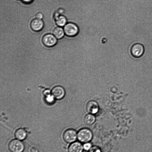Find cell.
<instances>
[{"label": "cell", "mask_w": 152, "mask_h": 152, "mask_svg": "<svg viewBox=\"0 0 152 152\" xmlns=\"http://www.w3.org/2000/svg\"><path fill=\"white\" fill-rule=\"evenodd\" d=\"M93 137L91 131L87 128H83L77 132V139L81 143H85L90 142Z\"/></svg>", "instance_id": "obj_1"}, {"label": "cell", "mask_w": 152, "mask_h": 152, "mask_svg": "<svg viewBox=\"0 0 152 152\" xmlns=\"http://www.w3.org/2000/svg\"><path fill=\"white\" fill-rule=\"evenodd\" d=\"M8 147L11 152H23L25 148L23 143L16 139L11 140L9 143Z\"/></svg>", "instance_id": "obj_2"}, {"label": "cell", "mask_w": 152, "mask_h": 152, "mask_svg": "<svg viewBox=\"0 0 152 152\" xmlns=\"http://www.w3.org/2000/svg\"><path fill=\"white\" fill-rule=\"evenodd\" d=\"M130 52L131 55L134 57L139 58L142 56L144 53V47L142 44L136 43L131 46Z\"/></svg>", "instance_id": "obj_3"}, {"label": "cell", "mask_w": 152, "mask_h": 152, "mask_svg": "<svg viewBox=\"0 0 152 152\" xmlns=\"http://www.w3.org/2000/svg\"><path fill=\"white\" fill-rule=\"evenodd\" d=\"M65 34L69 37L75 36L79 32L78 26L75 24L71 22L66 23L64 29Z\"/></svg>", "instance_id": "obj_4"}, {"label": "cell", "mask_w": 152, "mask_h": 152, "mask_svg": "<svg viewBox=\"0 0 152 152\" xmlns=\"http://www.w3.org/2000/svg\"><path fill=\"white\" fill-rule=\"evenodd\" d=\"M63 138L65 142L71 144L77 139V133L73 129H67L63 133Z\"/></svg>", "instance_id": "obj_5"}, {"label": "cell", "mask_w": 152, "mask_h": 152, "mask_svg": "<svg viewBox=\"0 0 152 152\" xmlns=\"http://www.w3.org/2000/svg\"><path fill=\"white\" fill-rule=\"evenodd\" d=\"M42 41L43 44L45 46L52 47L56 44L57 39L54 35L48 34L43 37Z\"/></svg>", "instance_id": "obj_6"}, {"label": "cell", "mask_w": 152, "mask_h": 152, "mask_svg": "<svg viewBox=\"0 0 152 152\" xmlns=\"http://www.w3.org/2000/svg\"><path fill=\"white\" fill-rule=\"evenodd\" d=\"M52 94L53 96L57 99H62L65 94L64 89L60 86L54 87L52 90Z\"/></svg>", "instance_id": "obj_7"}, {"label": "cell", "mask_w": 152, "mask_h": 152, "mask_svg": "<svg viewBox=\"0 0 152 152\" xmlns=\"http://www.w3.org/2000/svg\"><path fill=\"white\" fill-rule=\"evenodd\" d=\"M86 108L87 111L92 114L96 113L99 109V106L97 103L93 100L89 101L87 102Z\"/></svg>", "instance_id": "obj_8"}, {"label": "cell", "mask_w": 152, "mask_h": 152, "mask_svg": "<svg viewBox=\"0 0 152 152\" xmlns=\"http://www.w3.org/2000/svg\"><path fill=\"white\" fill-rule=\"evenodd\" d=\"M83 145L80 142L75 141L70 144L68 149V152H83Z\"/></svg>", "instance_id": "obj_9"}, {"label": "cell", "mask_w": 152, "mask_h": 152, "mask_svg": "<svg viewBox=\"0 0 152 152\" xmlns=\"http://www.w3.org/2000/svg\"><path fill=\"white\" fill-rule=\"evenodd\" d=\"M30 26L33 30L35 31H38L42 28L44 26V23L41 20L36 18L31 21Z\"/></svg>", "instance_id": "obj_10"}, {"label": "cell", "mask_w": 152, "mask_h": 152, "mask_svg": "<svg viewBox=\"0 0 152 152\" xmlns=\"http://www.w3.org/2000/svg\"><path fill=\"white\" fill-rule=\"evenodd\" d=\"M27 134L26 131L22 128H20L17 129L15 134V137L17 139L20 140H24L27 136Z\"/></svg>", "instance_id": "obj_11"}, {"label": "cell", "mask_w": 152, "mask_h": 152, "mask_svg": "<svg viewBox=\"0 0 152 152\" xmlns=\"http://www.w3.org/2000/svg\"><path fill=\"white\" fill-rule=\"evenodd\" d=\"M54 35L57 39L62 38L64 35V30L61 27H57L55 28L53 31Z\"/></svg>", "instance_id": "obj_12"}, {"label": "cell", "mask_w": 152, "mask_h": 152, "mask_svg": "<svg viewBox=\"0 0 152 152\" xmlns=\"http://www.w3.org/2000/svg\"><path fill=\"white\" fill-rule=\"evenodd\" d=\"M96 118L93 114H89L86 115L84 118L85 123L87 125L90 126L93 124L95 121Z\"/></svg>", "instance_id": "obj_13"}, {"label": "cell", "mask_w": 152, "mask_h": 152, "mask_svg": "<svg viewBox=\"0 0 152 152\" xmlns=\"http://www.w3.org/2000/svg\"><path fill=\"white\" fill-rule=\"evenodd\" d=\"M56 23L60 27L64 26L67 23L66 18L64 15H59L56 18Z\"/></svg>", "instance_id": "obj_14"}, {"label": "cell", "mask_w": 152, "mask_h": 152, "mask_svg": "<svg viewBox=\"0 0 152 152\" xmlns=\"http://www.w3.org/2000/svg\"><path fill=\"white\" fill-rule=\"evenodd\" d=\"M83 146L84 150L88 151L92 147V145L89 142L84 143Z\"/></svg>", "instance_id": "obj_15"}, {"label": "cell", "mask_w": 152, "mask_h": 152, "mask_svg": "<svg viewBox=\"0 0 152 152\" xmlns=\"http://www.w3.org/2000/svg\"><path fill=\"white\" fill-rule=\"evenodd\" d=\"M88 152H102L101 149L96 146H92Z\"/></svg>", "instance_id": "obj_16"}, {"label": "cell", "mask_w": 152, "mask_h": 152, "mask_svg": "<svg viewBox=\"0 0 152 152\" xmlns=\"http://www.w3.org/2000/svg\"><path fill=\"white\" fill-rule=\"evenodd\" d=\"M28 152H38V150L36 147H31L29 149Z\"/></svg>", "instance_id": "obj_17"}, {"label": "cell", "mask_w": 152, "mask_h": 152, "mask_svg": "<svg viewBox=\"0 0 152 152\" xmlns=\"http://www.w3.org/2000/svg\"><path fill=\"white\" fill-rule=\"evenodd\" d=\"M36 18L41 20L43 18V14L40 12H39L36 14Z\"/></svg>", "instance_id": "obj_18"}, {"label": "cell", "mask_w": 152, "mask_h": 152, "mask_svg": "<svg viewBox=\"0 0 152 152\" xmlns=\"http://www.w3.org/2000/svg\"><path fill=\"white\" fill-rule=\"evenodd\" d=\"M23 1L27 3H28L31 2L33 0H22Z\"/></svg>", "instance_id": "obj_19"}, {"label": "cell", "mask_w": 152, "mask_h": 152, "mask_svg": "<svg viewBox=\"0 0 152 152\" xmlns=\"http://www.w3.org/2000/svg\"></svg>", "instance_id": "obj_20"}]
</instances>
